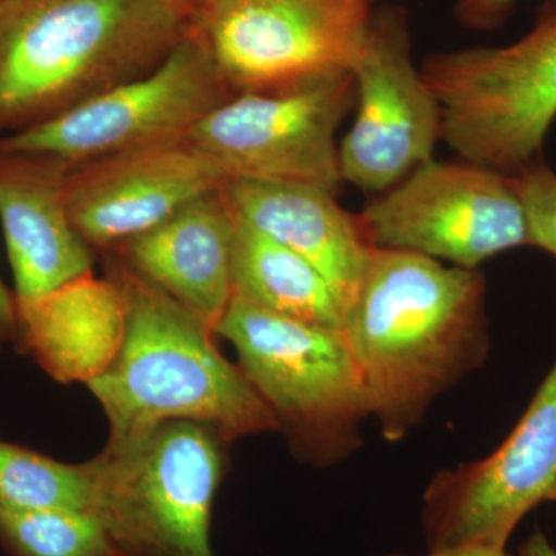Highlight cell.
<instances>
[{"instance_id":"obj_1","label":"cell","mask_w":556,"mask_h":556,"mask_svg":"<svg viewBox=\"0 0 556 556\" xmlns=\"http://www.w3.org/2000/svg\"><path fill=\"white\" fill-rule=\"evenodd\" d=\"M343 334L383 438L401 441L434 399L485 358V281L478 269L372 249Z\"/></svg>"},{"instance_id":"obj_2","label":"cell","mask_w":556,"mask_h":556,"mask_svg":"<svg viewBox=\"0 0 556 556\" xmlns=\"http://www.w3.org/2000/svg\"><path fill=\"white\" fill-rule=\"evenodd\" d=\"M195 14L190 0H0V137L152 72Z\"/></svg>"},{"instance_id":"obj_3","label":"cell","mask_w":556,"mask_h":556,"mask_svg":"<svg viewBox=\"0 0 556 556\" xmlns=\"http://www.w3.org/2000/svg\"><path fill=\"white\" fill-rule=\"evenodd\" d=\"M110 270L126 302L127 324L118 357L89 383L109 419L105 450L129 447L170 420L203 424L223 441L280 430L201 321L119 258Z\"/></svg>"},{"instance_id":"obj_4","label":"cell","mask_w":556,"mask_h":556,"mask_svg":"<svg viewBox=\"0 0 556 556\" xmlns=\"http://www.w3.org/2000/svg\"><path fill=\"white\" fill-rule=\"evenodd\" d=\"M277 417L300 457L327 466L361 447L367 388L343 329L278 316L230 300L217 332Z\"/></svg>"},{"instance_id":"obj_5","label":"cell","mask_w":556,"mask_h":556,"mask_svg":"<svg viewBox=\"0 0 556 556\" xmlns=\"http://www.w3.org/2000/svg\"><path fill=\"white\" fill-rule=\"evenodd\" d=\"M420 72L450 148L467 163L517 175L541 159L556 119V0L517 42L434 54Z\"/></svg>"},{"instance_id":"obj_6","label":"cell","mask_w":556,"mask_h":556,"mask_svg":"<svg viewBox=\"0 0 556 556\" xmlns=\"http://www.w3.org/2000/svg\"><path fill=\"white\" fill-rule=\"evenodd\" d=\"M222 442L203 424L170 420L134 445L104 448L90 460L93 514L124 556H214Z\"/></svg>"},{"instance_id":"obj_7","label":"cell","mask_w":556,"mask_h":556,"mask_svg":"<svg viewBox=\"0 0 556 556\" xmlns=\"http://www.w3.org/2000/svg\"><path fill=\"white\" fill-rule=\"evenodd\" d=\"M371 0H212L193 28L232 94L305 86L353 73Z\"/></svg>"},{"instance_id":"obj_8","label":"cell","mask_w":556,"mask_h":556,"mask_svg":"<svg viewBox=\"0 0 556 556\" xmlns=\"http://www.w3.org/2000/svg\"><path fill=\"white\" fill-rule=\"evenodd\" d=\"M230 97L232 91L192 27L152 72L40 126L0 137V149L38 153L78 166L185 141L207 113Z\"/></svg>"},{"instance_id":"obj_9","label":"cell","mask_w":556,"mask_h":556,"mask_svg":"<svg viewBox=\"0 0 556 556\" xmlns=\"http://www.w3.org/2000/svg\"><path fill=\"white\" fill-rule=\"evenodd\" d=\"M369 243L477 269L510 249L530 247L515 175L471 163L431 160L358 215Z\"/></svg>"},{"instance_id":"obj_10","label":"cell","mask_w":556,"mask_h":556,"mask_svg":"<svg viewBox=\"0 0 556 556\" xmlns=\"http://www.w3.org/2000/svg\"><path fill=\"white\" fill-rule=\"evenodd\" d=\"M353 104V73L287 90L232 94L186 141L228 181L300 182L336 193L342 185L336 134Z\"/></svg>"},{"instance_id":"obj_11","label":"cell","mask_w":556,"mask_h":556,"mask_svg":"<svg viewBox=\"0 0 556 556\" xmlns=\"http://www.w3.org/2000/svg\"><path fill=\"white\" fill-rule=\"evenodd\" d=\"M353 76L356 119L339 146L340 178L383 192L430 163L441 138V108L413 61L404 10L375 11Z\"/></svg>"},{"instance_id":"obj_12","label":"cell","mask_w":556,"mask_h":556,"mask_svg":"<svg viewBox=\"0 0 556 556\" xmlns=\"http://www.w3.org/2000/svg\"><path fill=\"white\" fill-rule=\"evenodd\" d=\"M556 479V362L518 426L495 453L442 471L426 493L428 551L460 546L506 548Z\"/></svg>"},{"instance_id":"obj_13","label":"cell","mask_w":556,"mask_h":556,"mask_svg":"<svg viewBox=\"0 0 556 556\" xmlns=\"http://www.w3.org/2000/svg\"><path fill=\"white\" fill-rule=\"evenodd\" d=\"M226 182L217 164L185 139L70 167V215L93 251H113Z\"/></svg>"},{"instance_id":"obj_14","label":"cell","mask_w":556,"mask_h":556,"mask_svg":"<svg viewBox=\"0 0 556 556\" xmlns=\"http://www.w3.org/2000/svg\"><path fill=\"white\" fill-rule=\"evenodd\" d=\"M68 170L50 156L0 149V226L17 299L93 270V248L70 215Z\"/></svg>"},{"instance_id":"obj_15","label":"cell","mask_w":556,"mask_h":556,"mask_svg":"<svg viewBox=\"0 0 556 556\" xmlns=\"http://www.w3.org/2000/svg\"><path fill=\"white\" fill-rule=\"evenodd\" d=\"M222 189L190 201L155 228L112 251L212 334L233 298L236 217Z\"/></svg>"},{"instance_id":"obj_16","label":"cell","mask_w":556,"mask_h":556,"mask_svg":"<svg viewBox=\"0 0 556 556\" xmlns=\"http://www.w3.org/2000/svg\"><path fill=\"white\" fill-rule=\"evenodd\" d=\"M222 190L237 217L291 249L327 278L346 309L375 247L358 217L339 206L336 193L300 182L258 179H229Z\"/></svg>"},{"instance_id":"obj_17","label":"cell","mask_w":556,"mask_h":556,"mask_svg":"<svg viewBox=\"0 0 556 556\" xmlns=\"http://www.w3.org/2000/svg\"><path fill=\"white\" fill-rule=\"evenodd\" d=\"M16 340L61 383H89L118 357L126 338V302L112 277L91 273L38 298H16Z\"/></svg>"},{"instance_id":"obj_18","label":"cell","mask_w":556,"mask_h":556,"mask_svg":"<svg viewBox=\"0 0 556 556\" xmlns=\"http://www.w3.org/2000/svg\"><path fill=\"white\" fill-rule=\"evenodd\" d=\"M233 217V298L278 316L343 329L345 309L327 278L291 249Z\"/></svg>"},{"instance_id":"obj_19","label":"cell","mask_w":556,"mask_h":556,"mask_svg":"<svg viewBox=\"0 0 556 556\" xmlns=\"http://www.w3.org/2000/svg\"><path fill=\"white\" fill-rule=\"evenodd\" d=\"M0 507L94 510L90 463L72 466L0 439Z\"/></svg>"},{"instance_id":"obj_20","label":"cell","mask_w":556,"mask_h":556,"mask_svg":"<svg viewBox=\"0 0 556 556\" xmlns=\"http://www.w3.org/2000/svg\"><path fill=\"white\" fill-rule=\"evenodd\" d=\"M0 547L9 556H124L90 511L0 507Z\"/></svg>"},{"instance_id":"obj_21","label":"cell","mask_w":556,"mask_h":556,"mask_svg":"<svg viewBox=\"0 0 556 556\" xmlns=\"http://www.w3.org/2000/svg\"><path fill=\"white\" fill-rule=\"evenodd\" d=\"M515 178L529 223L530 247L556 258V172L538 159Z\"/></svg>"},{"instance_id":"obj_22","label":"cell","mask_w":556,"mask_h":556,"mask_svg":"<svg viewBox=\"0 0 556 556\" xmlns=\"http://www.w3.org/2000/svg\"><path fill=\"white\" fill-rule=\"evenodd\" d=\"M519 0H457L456 20L473 30H495L510 17Z\"/></svg>"},{"instance_id":"obj_23","label":"cell","mask_w":556,"mask_h":556,"mask_svg":"<svg viewBox=\"0 0 556 556\" xmlns=\"http://www.w3.org/2000/svg\"><path fill=\"white\" fill-rule=\"evenodd\" d=\"M16 295L0 278V346L16 338Z\"/></svg>"},{"instance_id":"obj_24","label":"cell","mask_w":556,"mask_h":556,"mask_svg":"<svg viewBox=\"0 0 556 556\" xmlns=\"http://www.w3.org/2000/svg\"><path fill=\"white\" fill-rule=\"evenodd\" d=\"M386 556H409V555H386ZM422 556H510L506 548H496L489 546H460L453 548H444V551H428Z\"/></svg>"},{"instance_id":"obj_25","label":"cell","mask_w":556,"mask_h":556,"mask_svg":"<svg viewBox=\"0 0 556 556\" xmlns=\"http://www.w3.org/2000/svg\"><path fill=\"white\" fill-rule=\"evenodd\" d=\"M519 556H556V548L543 532L536 530L521 544Z\"/></svg>"},{"instance_id":"obj_26","label":"cell","mask_w":556,"mask_h":556,"mask_svg":"<svg viewBox=\"0 0 556 556\" xmlns=\"http://www.w3.org/2000/svg\"><path fill=\"white\" fill-rule=\"evenodd\" d=\"M547 501H554V503H556V479L554 485H552L551 492H548Z\"/></svg>"},{"instance_id":"obj_27","label":"cell","mask_w":556,"mask_h":556,"mask_svg":"<svg viewBox=\"0 0 556 556\" xmlns=\"http://www.w3.org/2000/svg\"><path fill=\"white\" fill-rule=\"evenodd\" d=\"M190 2H192L197 9H200V7L206 5V3L212 2V0H190Z\"/></svg>"}]
</instances>
